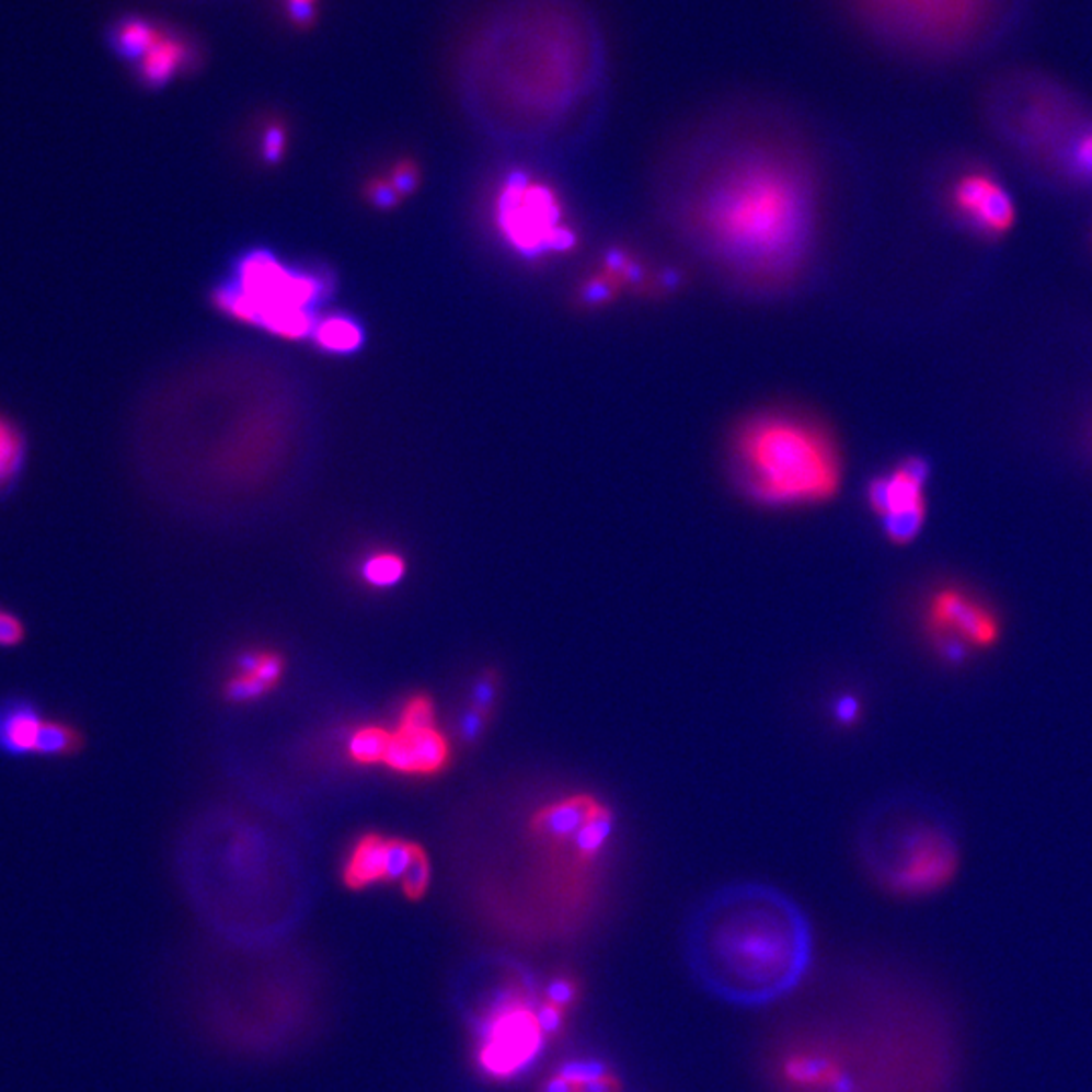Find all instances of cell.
<instances>
[{
  "label": "cell",
  "instance_id": "cell-1",
  "mask_svg": "<svg viewBox=\"0 0 1092 1092\" xmlns=\"http://www.w3.org/2000/svg\"><path fill=\"white\" fill-rule=\"evenodd\" d=\"M775 1092H953L955 1039L921 991L852 965L807 989L765 1042Z\"/></svg>",
  "mask_w": 1092,
  "mask_h": 1092
},
{
  "label": "cell",
  "instance_id": "cell-2",
  "mask_svg": "<svg viewBox=\"0 0 1092 1092\" xmlns=\"http://www.w3.org/2000/svg\"><path fill=\"white\" fill-rule=\"evenodd\" d=\"M676 231L721 274L755 291L802 279L819 235L816 174L769 140L698 150L666 186Z\"/></svg>",
  "mask_w": 1092,
  "mask_h": 1092
},
{
  "label": "cell",
  "instance_id": "cell-3",
  "mask_svg": "<svg viewBox=\"0 0 1092 1092\" xmlns=\"http://www.w3.org/2000/svg\"><path fill=\"white\" fill-rule=\"evenodd\" d=\"M682 951L702 991L728 1005L765 1008L802 987L814 961V933L785 893L737 882L692 910Z\"/></svg>",
  "mask_w": 1092,
  "mask_h": 1092
},
{
  "label": "cell",
  "instance_id": "cell-4",
  "mask_svg": "<svg viewBox=\"0 0 1092 1092\" xmlns=\"http://www.w3.org/2000/svg\"><path fill=\"white\" fill-rule=\"evenodd\" d=\"M728 465L738 490L771 508L831 501L843 480L836 435L800 409H763L740 419L728 439Z\"/></svg>",
  "mask_w": 1092,
  "mask_h": 1092
},
{
  "label": "cell",
  "instance_id": "cell-5",
  "mask_svg": "<svg viewBox=\"0 0 1092 1092\" xmlns=\"http://www.w3.org/2000/svg\"><path fill=\"white\" fill-rule=\"evenodd\" d=\"M858 848L872 881L900 898L934 895L959 872V843L947 819L917 800L898 797L874 807Z\"/></svg>",
  "mask_w": 1092,
  "mask_h": 1092
},
{
  "label": "cell",
  "instance_id": "cell-6",
  "mask_svg": "<svg viewBox=\"0 0 1092 1092\" xmlns=\"http://www.w3.org/2000/svg\"><path fill=\"white\" fill-rule=\"evenodd\" d=\"M324 288L317 274L288 267L267 251H253L239 262L235 279L217 291L215 300L239 322L262 326L286 341H302L317 326Z\"/></svg>",
  "mask_w": 1092,
  "mask_h": 1092
},
{
  "label": "cell",
  "instance_id": "cell-7",
  "mask_svg": "<svg viewBox=\"0 0 1092 1092\" xmlns=\"http://www.w3.org/2000/svg\"><path fill=\"white\" fill-rule=\"evenodd\" d=\"M492 217L508 250L525 260L563 255L577 243L559 191L530 172H508L502 179Z\"/></svg>",
  "mask_w": 1092,
  "mask_h": 1092
},
{
  "label": "cell",
  "instance_id": "cell-8",
  "mask_svg": "<svg viewBox=\"0 0 1092 1092\" xmlns=\"http://www.w3.org/2000/svg\"><path fill=\"white\" fill-rule=\"evenodd\" d=\"M544 1032L540 1012L528 1003L518 998L501 1001L482 1030L480 1065L492 1077H513L537 1058Z\"/></svg>",
  "mask_w": 1092,
  "mask_h": 1092
},
{
  "label": "cell",
  "instance_id": "cell-9",
  "mask_svg": "<svg viewBox=\"0 0 1092 1092\" xmlns=\"http://www.w3.org/2000/svg\"><path fill=\"white\" fill-rule=\"evenodd\" d=\"M929 474L927 461L908 458L869 484V506L878 514L884 534L896 544H907L921 532L927 520L924 486Z\"/></svg>",
  "mask_w": 1092,
  "mask_h": 1092
},
{
  "label": "cell",
  "instance_id": "cell-10",
  "mask_svg": "<svg viewBox=\"0 0 1092 1092\" xmlns=\"http://www.w3.org/2000/svg\"><path fill=\"white\" fill-rule=\"evenodd\" d=\"M855 4L869 21L890 33L931 39L967 23L977 0H855Z\"/></svg>",
  "mask_w": 1092,
  "mask_h": 1092
},
{
  "label": "cell",
  "instance_id": "cell-11",
  "mask_svg": "<svg viewBox=\"0 0 1092 1092\" xmlns=\"http://www.w3.org/2000/svg\"><path fill=\"white\" fill-rule=\"evenodd\" d=\"M927 625L933 637H955L975 647H991L1000 642L1001 625L989 607L961 589H941L931 597Z\"/></svg>",
  "mask_w": 1092,
  "mask_h": 1092
},
{
  "label": "cell",
  "instance_id": "cell-12",
  "mask_svg": "<svg viewBox=\"0 0 1092 1092\" xmlns=\"http://www.w3.org/2000/svg\"><path fill=\"white\" fill-rule=\"evenodd\" d=\"M953 205L986 233H1005L1015 219L1012 197L984 172H972L953 188Z\"/></svg>",
  "mask_w": 1092,
  "mask_h": 1092
},
{
  "label": "cell",
  "instance_id": "cell-13",
  "mask_svg": "<svg viewBox=\"0 0 1092 1092\" xmlns=\"http://www.w3.org/2000/svg\"><path fill=\"white\" fill-rule=\"evenodd\" d=\"M198 61L200 51L197 43L183 31L164 25L159 39L140 61L134 64L133 73L146 90H162L176 78L193 71Z\"/></svg>",
  "mask_w": 1092,
  "mask_h": 1092
},
{
  "label": "cell",
  "instance_id": "cell-14",
  "mask_svg": "<svg viewBox=\"0 0 1092 1092\" xmlns=\"http://www.w3.org/2000/svg\"><path fill=\"white\" fill-rule=\"evenodd\" d=\"M403 775H435L449 763V743L435 726L399 728L391 735L384 761Z\"/></svg>",
  "mask_w": 1092,
  "mask_h": 1092
},
{
  "label": "cell",
  "instance_id": "cell-15",
  "mask_svg": "<svg viewBox=\"0 0 1092 1092\" xmlns=\"http://www.w3.org/2000/svg\"><path fill=\"white\" fill-rule=\"evenodd\" d=\"M45 721V712L28 698L0 700V752L11 757H35Z\"/></svg>",
  "mask_w": 1092,
  "mask_h": 1092
},
{
  "label": "cell",
  "instance_id": "cell-16",
  "mask_svg": "<svg viewBox=\"0 0 1092 1092\" xmlns=\"http://www.w3.org/2000/svg\"><path fill=\"white\" fill-rule=\"evenodd\" d=\"M162 27V23L146 14H119L106 27V47L119 61L134 66L159 39Z\"/></svg>",
  "mask_w": 1092,
  "mask_h": 1092
},
{
  "label": "cell",
  "instance_id": "cell-17",
  "mask_svg": "<svg viewBox=\"0 0 1092 1092\" xmlns=\"http://www.w3.org/2000/svg\"><path fill=\"white\" fill-rule=\"evenodd\" d=\"M384 846L387 840L377 834H367L356 842L344 869V882L350 888L384 881Z\"/></svg>",
  "mask_w": 1092,
  "mask_h": 1092
},
{
  "label": "cell",
  "instance_id": "cell-18",
  "mask_svg": "<svg viewBox=\"0 0 1092 1092\" xmlns=\"http://www.w3.org/2000/svg\"><path fill=\"white\" fill-rule=\"evenodd\" d=\"M312 338L322 350H329L334 355H348L360 348L365 334L353 318L334 314V317L318 318L317 326L312 330Z\"/></svg>",
  "mask_w": 1092,
  "mask_h": 1092
},
{
  "label": "cell",
  "instance_id": "cell-19",
  "mask_svg": "<svg viewBox=\"0 0 1092 1092\" xmlns=\"http://www.w3.org/2000/svg\"><path fill=\"white\" fill-rule=\"evenodd\" d=\"M81 745H83V737L73 724L47 716V721L43 724V731H41L35 757H41V759L69 757V755H76L81 749Z\"/></svg>",
  "mask_w": 1092,
  "mask_h": 1092
},
{
  "label": "cell",
  "instance_id": "cell-20",
  "mask_svg": "<svg viewBox=\"0 0 1092 1092\" xmlns=\"http://www.w3.org/2000/svg\"><path fill=\"white\" fill-rule=\"evenodd\" d=\"M611 1079L606 1070L595 1065L566 1066L561 1074H556L547 1092H609Z\"/></svg>",
  "mask_w": 1092,
  "mask_h": 1092
},
{
  "label": "cell",
  "instance_id": "cell-21",
  "mask_svg": "<svg viewBox=\"0 0 1092 1092\" xmlns=\"http://www.w3.org/2000/svg\"><path fill=\"white\" fill-rule=\"evenodd\" d=\"M391 743V733L379 726H365L353 733L348 740V757L358 765H377L384 761Z\"/></svg>",
  "mask_w": 1092,
  "mask_h": 1092
},
{
  "label": "cell",
  "instance_id": "cell-22",
  "mask_svg": "<svg viewBox=\"0 0 1092 1092\" xmlns=\"http://www.w3.org/2000/svg\"><path fill=\"white\" fill-rule=\"evenodd\" d=\"M407 565L395 553H375L363 563L360 575L375 589H391L405 577Z\"/></svg>",
  "mask_w": 1092,
  "mask_h": 1092
},
{
  "label": "cell",
  "instance_id": "cell-23",
  "mask_svg": "<svg viewBox=\"0 0 1092 1092\" xmlns=\"http://www.w3.org/2000/svg\"><path fill=\"white\" fill-rule=\"evenodd\" d=\"M1062 171L1079 183H1092V126L1070 138L1060 157Z\"/></svg>",
  "mask_w": 1092,
  "mask_h": 1092
},
{
  "label": "cell",
  "instance_id": "cell-24",
  "mask_svg": "<svg viewBox=\"0 0 1092 1092\" xmlns=\"http://www.w3.org/2000/svg\"><path fill=\"white\" fill-rule=\"evenodd\" d=\"M25 456L23 437L13 425L0 417V487L7 486L19 474Z\"/></svg>",
  "mask_w": 1092,
  "mask_h": 1092
},
{
  "label": "cell",
  "instance_id": "cell-25",
  "mask_svg": "<svg viewBox=\"0 0 1092 1092\" xmlns=\"http://www.w3.org/2000/svg\"><path fill=\"white\" fill-rule=\"evenodd\" d=\"M417 848H419L417 843H411L407 840H399V838L387 840V846H384V881H401L411 866Z\"/></svg>",
  "mask_w": 1092,
  "mask_h": 1092
},
{
  "label": "cell",
  "instance_id": "cell-26",
  "mask_svg": "<svg viewBox=\"0 0 1092 1092\" xmlns=\"http://www.w3.org/2000/svg\"><path fill=\"white\" fill-rule=\"evenodd\" d=\"M429 878H432V866H429V858L425 854L423 848H417L415 852V858L411 862L405 876L401 878V884H403V893L407 895L411 900H419L425 893H427V886H429Z\"/></svg>",
  "mask_w": 1092,
  "mask_h": 1092
},
{
  "label": "cell",
  "instance_id": "cell-27",
  "mask_svg": "<svg viewBox=\"0 0 1092 1092\" xmlns=\"http://www.w3.org/2000/svg\"><path fill=\"white\" fill-rule=\"evenodd\" d=\"M435 721L434 702L427 697H413L401 711L399 728H432Z\"/></svg>",
  "mask_w": 1092,
  "mask_h": 1092
},
{
  "label": "cell",
  "instance_id": "cell-28",
  "mask_svg": "<svg viewBox=\"0 0 1092 1092\" xmlns=\"http://www.w3.org/2000/svg\"><path fill=\"white\" fill-rule=\"evenodd\" d=\"M269 688L255 676H243L239 674L238 678L229 680L225 685V697L231 702H250V700H255V698L265 694Z\"/></svg>",
  "mask_w": 1092,
  "mask_h": 1092
},
{
  "label": "cell",
  "instance_id": "cell-29",
  "mask_svg": "<svg viewBox=\"0 0 1092 1092\" xmlns=\"http://www.w3.org/2000/svg\"><path fill=\"white\" fill-rule=\"evenodd\" d=\"M288 134L281 124H269L262 134V154L267 162H276L286 152Z\"/></svg>",
  "mask_w": 1092,
  "mask_h": 1092
},
{
  "label": "cell",
  "instance_id": "cell-30",
  "mask_svg": "<svg viewBox=\"0 0 1092 1092\" xmlns=\"http://www.w3.org/2000/svg\"><path fill=\"white\" fill-rule=\"evenodd\" d=\"M25 625L13 611L0 607V647H14L25 640Z\"/></svg>",
  "mask_w": 1092,
  "mask_h": 1092
},
{
  "label": "cell",
  "instance_id": "cell-31",
  "mask_svg": "<svg viewBox=\"0 0 1092 1092\" xmlns=\"http://www.w3.org/2000/svg\"><path fill=\"white\" fill-rule=\"evenodd\" d=\"M486 721V712H482L480 709H475V706H470L468 711L463 712L460 721V733L463 740L465 743H475L478 738L482 737Z\"/></svg>",
  "mask_w": 1092,
  "mask_h": 1092
},
{
  "label": "cell",
  "instance_id": "cell-32",
  "mask_svg": "<svg viewBox=\"0 0 1092 1092\" xmlns=\"http://www.w3.org/2000/svg\"><path fill=\"white\" fill-rule=\"evenodd\" d=\"M496 676L494 674H486L484 678H480L474 686V692H472V706L480 709L482 712H490L494 700H496Z\"/></svg>",
  "mask_w": 1092,
  "mask_h": 1092
},
{
  "label": "cell",
  "instance_id": "cell-33",
  "mask_svg": "<svg viewBox=\"0 0 1092 1092\" xmlns=\"http://www.w3.org/2000/svg\"><path fill=\"white\" fill-rule=\"evenodd\" d=\"M314 2L317 0H286V14H288L291 23L298 25V27L312 25L314 16H317Z\"/></svg>",
  "mask_w": 1092,
  "mask_h": 1092
},
{
  "label": "cell",
  "instance_id": "cell-34",
  "mask_svg": "<svg viewBox=\"0 0 1092 1092\" xmlns=\"http://www.w3.org/2000/svg\"><path fill=\"white\" fill-rule=\"evenodd\" d=\"M281 671H284V659L277 654H264V659L255 671V678H260L267 688H274L281 678Z\"/></svg>",
  "mask_w": 1092,
  "mask_h": 1092
},
{
  "label": "cell",
  "instance_id": "cell-35",
  "mask_svg": "<svg viewBox=\"0 0 1092 1092\" xmlns=\"http://www.w3.org/2000/svg\"><path fill=\"white\" fill-rule=\"evenodd\" d=\"M264 654L265 652H243L238 658V670L243 676H255V671L264 659Z\"/></svg>",
  "mask_w": 1092,
  "mask_h": 1092
}]
</instances>
